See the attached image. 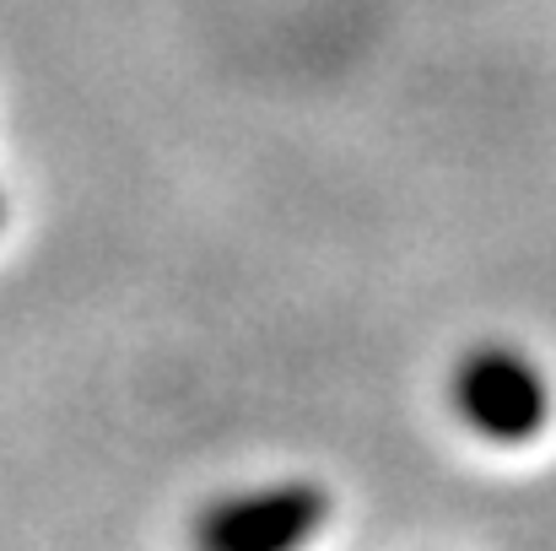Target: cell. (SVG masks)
I'll return each instance as SVG.
<instances>
[{
  "label": "cell",
  "instance_id": "obj_2",
  "mask_svg": "<svg viewBox=\"0 0 556 551\" xmlns=\"http://www.w3.org/2000/svg\"><path fill=\"white\" fill-rule=\"evenodd\" d=\"M325 519L330 492L319 481H270L205 503L194 519V551H303Z\"/></svg>",
  "mask_w": 556,
  "mask_h": 551
},
{
  "label": "cell",
  "instance_id": "obj_1",
  "mask_svg": "<svg viewBox=\"0 0 556 551\" xmlns=\"http://www.w3.org/2000/svg\"><path fill=\"white\" fill-rule=\"evenodd\" d=\"M448 400L459 411V422L486 438V443H525L552 422V384L508 341H481L470 347L454 378H448Z\"/></svg>",
  "mask_w": 556,
  "mask_h": 551
},
{
  "label": "cell",
  "instance_id": "obj_3",
  "mask_svg": "<svg viewBox=\"0 0 556 551\" xmlns=\"http://www.w3.org/2000/svg\"><path fill=\"white\" fill-rule=\"evenodd\" d=\"M0 222H5V195H0Z\"/></svg>",
  "mask_w": 556,
  "mask_h": 551
}]
</instances>
